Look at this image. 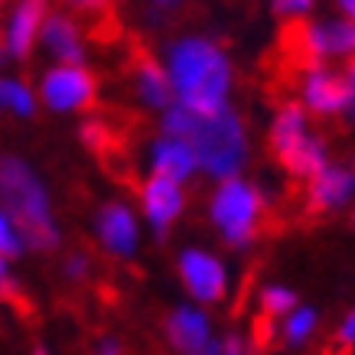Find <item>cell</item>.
<instances>
[{
	"label": "cell",
	"instance_id": "2",
	"mask_svg": "<svg viewBox=\"0 0 355 355\" xmlns=\"http://www.w3.org/2000/svg\"><path fill=\"white\" fill-rule=\"evenodd\" d=\"M170 78L183 101V108L196 114H216L225 108L228 92V62L212 43L205 40H183L170 53Z\"/></svg>",
	"mask_w": 355,
	"mask_h": 355
},
{
	"label": "cell",
	"instance_id": "5",
	"mask_svg": "<svg viewBox=\"0 0 355 355\" xmlns=\"http://www.w3.org/2000/svg\"><path fill=\"white\" fill-rule=\"evenodd\" d=\"M258 216H261V196L251 186L238 183L235 176H228L222 189L216 193V202H212L216 225L225 232L232 245H245L248 238L254 235Z\"/></svg>",
	"mask_w": 355,
	"mask_h": 355
},
{
	"label": "cell",
	"instance_id": "10",
	"mask_svg": "<svg viewBox=\"0 0 355 355\" xmlns=\"http://www.w3.org/2000/svg\"><path fill=\"white\" fill-rule=\"evenodd\" d=\"M46 20V0H20V7L10 20V33H7V53L17 59H26L33 49V40L40 36Z\"/></svg>",
	"mask_w": 355,
	"mask_h": 355
},
{
	"label": "cell",
	"instance_id": "24",
	"mask_svg": "<svg viewBox=\"0 0 355 355\" xmlns=\"http://www.w3.org/2000/svg\"><path fill=\"white\" fill-rule=\"evenodd\" d=\"M343 343H355V313L345 320V326H343Z\"/></svg>",
	"mask_w": 355,
	"mask_h": 355
},
{
	"label": "cell",
	"instance_id": "25",
	"mask_svg": "<svg viewBox=\"0 0 355 355\" xmlns=\"http://www.w3.org/2000/svg\"><path fill=\"white\" fill-rule=\"evenodd\" d=\"M349 101H352V108H355V59H352V65H349Z\"/></svg>",
	"mask_w": 355,
	"mask_h": 355
},
{
	"label": "cell",
	"instance_id": "9",
	"mask_svg": "<svg viewBox=\"0 0 355 355\" xmlns=\"http://www.w3.org/2000/svg\"><path fill=\"white\" fill-rule=\"evenodd\" d=\"M180 209H183V196H180L176 180L153 173V180L144 186V212H147V218L153 222V228L163 235V232L170 228L173 218L180 216Z\"/></svg>",
	"mask_w": 355,
	"mask_h": 355
},
{
	"label": "cell",
	"instance_id": "20",
	"mask_svg": "<svg viewBox=\"0 0 355 355\" xmlns=\"http://www.w3.org/2000/svg\"><path fill=\"white\" fill-rule=\"evenodd\" d=\"M297 306V297L291 291H268L264 293V313L268 316H284Z\"/></svg>",
	"mask_w": 355,
	"mask_h": 355
},
{
	"label": "cell",
	"instance_id": "4",
	"mask_svg": "<svg viewBox=\"0 0 355 355\" xmlns=\"http://www.w3.org/2000/svg\"><path fill=\"white\" fill-rule=\"evenodd\" d=\"M270 150H274L284 170L293 173V176H303V180H313L326 166L323 147H320V140L306 137L303 111L297 105H287L277 114L274 128H270Z\"/></svg>",
	"mask_w": 355,
	"mask_h": 355
},
{
	"label": "cell",
	"instance_id": "18",
	"mask_svg": "<svg viewBox=\"0 0 355 355\" xmlns=\"http://www.w3.org/2000/svg\"><path fill=\"white\" fill-rule=\"evenodd\" d=\"M313 40H316L320 55H326V53H355V23L313 26Z\"/></svg>",
	"mask_w": 355,
	"mask_h": 355
},
{
	"label": "cell",
	"instance_id": "3",
	"mask_svg": "<svg viewBox=\"0 0 355 355\" xmlns=\"http://www.w3.org/2000/svg\"><path fill=\"white\" fill-rule=\"evenodd\" d=\"M0 202L30 248L49 251L55 245V228L49 222L43 186L36 183V176L17 157L0 160Z\"/></svg>",
	"mask_w": 355,
	"mask_h": 355
},
{
	"label": "cell",
	"instance_id": "11",
	"mask_svg": "<svg viewBox=\"0 0 355 355\" xmlns=\"http://www.w3.org/2000/svg\"><path fill=\"white\" fill-rule=\"evenodd\" d=\"M166 336L180 352H209V323L202 313L196 310H176L166 323Z\"/></svg>",
	"mask_w": 355,
	"mask_h": 355
},
{
	"label": "cell",
	"instance_id": "29",
	"mask_svg": "<svg viewBox=\"0 0 355 355\" xmlns=\"http://www.w3.org/2000/svg\"><path fill=\"white\" fill-rule=\"evenodd\" d=\"M352 222H355V216H352Z\"/></svg>",
	"mask_w": 355,
	"mask_h": 355
},
{
	"label": "cell",
	"instance_id": "8",
	"mask_svg": "<svg viewBox=\"0 0 355 355\" xmlns=\"http://www.w3.org/2000/svg\"><path fill=\"white\" fill-rule=\"evenodd\" d=\"M130 69H134V82H137V92L144 95L147 105L153 108H170L173 105V95H176V88H173V78L163 72L160 65L150 59L147 49H134L130 55Z\"/></svg>",
	"mask_w": 355,
	"mask_h": 355
},
{
	"label": "cell",
	"instance_id": "14",
	"mask_svg": "<svg viewBox=\"0 0 355 355\" xmlns=\"http://www.w3.org/2000/svg\"><path fill=\"white\" fill-rule=\"evenodd\" d=\"M303 92H306V105L320 114H336L349 105V82L326 76V72H313Z\"/></svg>",
	"mask_w": 355,
	"mask_h": 355
},
{
	"label": "cell",
	"instance_id": "1",
	"mask_svg": "<svg viewBox=\"0 0 355 355\" xmlns=\"http://www.w3.org/2000/svg\"><path fill=\"white\" fill-rule=\"evenodd\" d=\"M170 137H183L196 153V163L212 176H235L245 160V130L235 111L218 108L216 114H196L189 108H170L163 118Z\"/></svg>",
	"mask_w": 355,
	"mask_h": 355
},
{
	"label": "cell",
	"instance_id": "15",
	"mask_svg": "<svg viewBox=\"0 0 355 355\" xmlns=\"http://www.w3.org/2000/svg\"><path fill=\"white\" fill-rule=\"evenodd\" d=\"M196 166V153L193 147L186 144L183 137H170L160 140L157 144V150H153V173H160V176H170V180H186Z\"/></svg>",
	"mask_w": 355,
	"mask_h": 355
},
{
	"label": "cell",
	"instance_id": "27",
	"mask_svg": "<svg viewBox=\"0 0 355 355\" xmlns=\"http://www.w3.org/2000/svg\"><path fill=\"white\" fill-rule=\"evenodd\" d=\"M339 7H343L345 13H349V17H352L355 20V0H339Z\"/></svg>",
	"mask_w": 355,
	"mask_h": 355
},
{
	"label": "cell",
	"instance_id": "6",
	"mask_svg": "<svg viewBox=\"0 0 355 355\" xmlns=\"http://www.w3.org/2000/svg\"><path fill=\"white\" fill-rule=\"evenodd\" d=\"M95 95H98V82L82 65L65 62L62 69H53L43 82V101L59 111L88 108V105H95Z\"/></svg>",
	"mask_w": 355,
	"mask_h": 355
},
{
	"label": "cell",
	"instance_id": "13",
	"mask_svg": "<svg viewBox=\"0 0 355 355\" xmlns=\"http://www.w3.org/2000/svg\"><path fill=\"white\" fill-rule=\"evenodd\" d=\"M43 40L55 59H62L69 65H82V33L69 17H62V13L49 17L43 23Z\"/></svg>",
	"mask_w": 355,
	"mask_h": 355
},
{
	"label": "cell",
	"instance_id": "21",
	"mask_svg": "<svg viewBox=\"0 0 355 355\" xmlns=\"http://www.w3.org/2000/svg\"><path fill=\"white\" fill-rule=\"evenodd\" d=\"M313 323H316V316H313L310 310H300L291 316V323H287V339L291 343H300V339H306L313 329Z\"/></svg>",
	"mask_w": 355,
	"mask_h": 355
},
{
	"label": "cell",
	"instance_id": "16",
	"mask_svg": "<svg viewBox=\"0 0 355 355\" xmlns=\"http://www.w3.org/2000/svg\"><path fill=\"white\" fill-rule=\"evenodd\" d=\"M101 238H105V245L111 251H118V254H130L134 251V241H137V225H134V216H130L124 205H105V212H101Z\"/></svg>",
	"mask_w": 355,
	"mask_h": 355
},
{
	"label": "cell",
	"instance_id": "19",
	"mask_svg": "<svg viewBox=\"0 0 355 355\" xmlns=\"http://www.w3.org/2000/svg\"><path fill=\"white\" fill-rule=\"evenodd\" d=\"M0 105L3 108H10V111H17V114H33V98H30V92L23 85H17V82H0Z\"/></svg>",
	"mask_w": 355,
	"mask_h": 355
},
{
	"label": "cell",
	"instance_id": "26",
	"mask_svg": "<svg viewBox=\"0 0 355 355\" xmlns=\"http://www.w3.org/2000/svg\"><path fill=\"white\" fill-rule=\"evenodd\" d=\"M153 3H157V7H163V10H173V7H180L183 0H153Z\"/></svg>",
	"mask_w": 355,
	"mask_h": 355
},
{
	"label": "cell",
	"instance_id": "28",
	"mask_svg": "<svg viewBox=\"0 0 355 355\" xmlns=\"http://www.w3.org/2000/svg\"><path fill=\"white\" fill-rule=\"evenodd\" d=\"M0 258H3V254H0ZM3 280H7V274H3V261H0V284H3Z\"/></svg>",
	"mask_w": 355,
	"mask_h": 355
},
{
	"label": "cell",
	"instance_id": "17",
	"mask_svg": "<svg viewBox=\"0 0 355 355\" xmlns=\"http://www.w3.org/2000/svg\"><path fill=\"white\" fill-rule=\"evenodd\" d=\"M72 10L85 13L92 20L95 40H114L118 33V13H114V0H65Z\"/></svg>",
	"mask_w": 355,
	"mask_h": 355
},
{
	"label": "cell",
	"instance_id": "12",
	"mask_svg": "<svg viewBox=\"0 0 355 355\" xmlns=\"http://www.w3.org/2000/svg\"><path fill=\"white\" fill-rule=\"evenodd\" d=\"M355 189V173L349 170H323L310 180V202L313 209H333V205L345 202Z\"/></svg>",
	"mask_w": 355,
	"mask_h": 355
},
{
	"label": "cell",
	"instance_id": "23",
	"mask_svg": "<svg viewBox=\"0 0 355 355\" xmlns=\"http://www.w3.org/2000/svg\"><path fill=\"white\" fill-rule=\"evenodd\" d=\"M313 0H274V10L277 13H293V17H300L303 10H310Z\"/></svg>",
	"mask_w": 355,
	"mask_h": 355
},
{
	"label": "cell",
	"instance_id": "7",
	"mask_svg": "<svg viewBox=\"0 0 355 355\" xmlns=\"http://www.w3.org/2000/svg\"><path fill=\"white\" fill-rule=\"evenodd\" d=\"M180 274L189 293L199 300H218L225 293V270L216 258H209L202 251H186L180 258Z\"/></svg>",
	"mask_w": 355,
	"mask_h": 355
},
{
	"label": "cell",
	"instance_id": "22",
	"mask_svg": "<svg viewBox=\"0 0 355 355\" xmlns=\"http://www.w3.org/2000/svg\"><path fill=\"white\" fill-rule=\"evenodd\" d=\"M0 254L3 258H17L20 254V241H17V232L10 228V222L0 216Z\"/></svg>",
	"mask_w": 355,
	"mask_h": 355
}]
</instances>
